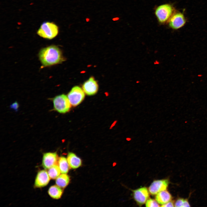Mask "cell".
<instances>
[{"mask_svg":"<svg viewBox=\"0 0 207 207\" xmlns=\"http://www.w3.org/2000/svg\"><path fill=\"white\" fill-rule=\"evenodd\" d=\"M67 159L70 167L72 168H77L81 165V159L72 152L68 153Z\"/></svg>","mask_w":207,"mask_h":207,"instance_id":"cell-13","label":"cell"},{"mask_svg":"<svg viewBox=\"0 0 207 207\" xmlns=\"http://www.w3.org/2000/svg\"><path fill=\"white\" fill-rule=\"evenodd\" d=\"M19 107V105L17 102H15L11 105L10 107L16 110H17Z\"/></svg>","mask_w":207,"mask_h":207,"instance_id":"cell-21","label":"cell"},{"mask_svg":"<svg viewBox=\"0 0 207 207\" xmlns=\"http://www.w3.org/2000/svg\"><path fill=\"white\" fill-rule=\"evenodd\" d=\"M47 171L50 179H56L61 173L60 169L57 164H56L48 169Z\"/></svg>","mask_w":207,"mask_h":207,"instance_id":"cell-17","label":"cell"},{"mask_svg":"<svg viewBox=\"0 0 207 207\" xmlns=\"http://www.w3.org/2000/svg\"><path fill=\"white\" fill-rule=\"evenodd\" d=\"M126 140L127 141H130L131 140V139L130 137H127L126 138Z\"/></svg>","mask_w":207,"mask_h":207,"instance_id":"cell-23","label":"cell"},{"mask_svg":"<svg viewBox=\"0 0 207 207\" xmlns=\"http://www.w3.org/2000/svg\"><path fill=\"white\" fill-rule=\"evenodd\" d=\"M58 159L56 152L44 153L42 158V166L45 169H48L57 164Z\"/></svg>","mask_w":207,"mask_h":207,"instance_id":"cell-7","label":"cell"},{"mask_svg":"<svg viewBox=\"0 0 207 207\" xmlns=\"http://www.w3.org/2000/svg\"><path fill=\"white\" fill-rule=\"evenodd\" d=\"M71 105L75 106L79 104L85 97V93L83 89L76 86L73 87L67 95Z\"/></svg>","mask_w":207,"mask_h":207,"instance_id":"cell-5","label":"cell"},{"mask_svg":"<svg viewBox=\"0 0 207 207\" xmlns=\"http://www.w3.org/2000/svg\"><path fill=\"white\" fill-rule=\"evenodd\" d=\"M82 89L87 95H92L96 94L97 92L98 84L94 78L91 77L84 83Z\"/></svg>","mask_w":207,"mask_h":207,"instance_id":"cell-8","label":"cell"},{"mask_svg":"<svg viewBox=\"0 0 207 207\" xmlns=\"http://www.w3.org/2000/svg\"><path fill=\"white\" fill-rule=\"evenodd\" d=\"M184 200L182 198L178 199L174 203L175 206L183 207Z\"/></svg>","mask_w":207,"mask_h":207,"instance_id":"cell-19","label":"cell"},{"mask_svg":"<svg viewBox=\"0 0 207 207\" xmlns=\"http://www.w3.org/2000/svg\"><path fill=\"white\" fill-rule=\"evenodd\" d=\"M168 183L169 181L167 179L155 180L149 186V191L152 195L156 194L161 191L166 190Z\"/></svg>","mask_w":207,"mask_h":207,"instance_id":"cell-6","label":"cell"},{"mask_svg":"<svg viewBox=\"0 0 207 207\" xmlns=\"http://www.w3.org/2000/svg\"><path fill=\"white\" fill-rule=\"evenodd\" d=\"M162 207H174L175 206L174 203L172 201H170L162 205L161 206Z\"/></svg>","mask_w":207,"mask_h":207,"instance_id":"cell-20","label":"cell"},{"mask_svg":"<svg viewBox=\"0 0 207 207\" xmlns=\"http://www.w3.org/2000/svg\"><path fill=\"white\" fill-rule=\"evenodd\" d=\"M145 205L147 207H150L160 206L156 200L152 199H149L147 201Z\"/></svg>","mask_w":207,"mask_h":207,"instance_id":"cell-18","label":"cell"},{"mask_svg":"<svg viewBox=\"0 0 207 207\" xmlns=\"http://www.w3.org/2000/svg\"><path fill=\"white\" fill-rule=\"evenodd\" d=\"M173 9L170 4H165L159 5L156 8L155 14L159 22L164 23L171 17Z\"/></svg>","mask_w":207,"mask_h":207,"instance_id":"cell-4","label":"cell"},{"mask_svg":"<svg viewBox=\"0 0 207 207\" xmlns=\"http://www.w3.org/2000/svg\"><path fill=\"white\" fill-rule=\"evenodd\" d=\"M185 20L183 15L180 13H176L172 16L169 20L170 27L173 29H177L184 26Z\"/></svg>","mask_w":207,"mask_h":207,"instance_id":"cell-10","label":"cell"},{"mask_svg":"<svg viewBox=\"0 0 207 207\" xmlns=\"http://www.w3.org/2000/svg\"><path fill=\"white\" fill-rule=\"evenodd\" d=\"M38 56L44 67H47L61 63L64 60L60 49L55 45H51L42 48Z\"/></svg>","mask_w":207,"mask_h":207,"instance_id":"cell-1","label":"cell"},{"mask_svg":"<svg viewBox=\"0 0 207 207\" xmlns=\"http://www.w3.org/2000/svg\"><path fill=\"white\" fill-rule=\"evenodd\" d=\"M58 33L57 26L54 23L48 22L43 23L37 32L39 36L48 39H53Z\"/></svg>","mask_w":207,"mask_h":207,"instance_id":"cell-2","label":"cell"},{"mask_svg":"<svg viewBox=\"0 0 207 207\" xmlns=\"http://www.w3.org/2000/svg\"><path fill=\"white\" fill-rule=\"evenodd\" d=\"M155 198L159 204L162 205L171 201L172 196L168 191L165 190L157 194Z\"/></svg>","mask_w":207,"mask_h":207,"instance_id":"cell-12","label":"cell"},{"mask_svg":"<svg viewBox=\"0 0 207 207\" xmlns=\"http://www.w3.org/2000/svg\"><path fill=\"white\" fill-rule=\"evenodd\" d=\"M61 188L57 185L52 186L48 189V193L51 198L59 199L61 198L63 193V191Z\"/></svg>","mask_w":207,"mask_h":207,"instance_id":"cell-14","label":"cell"},{"mask_svg":"<svg viewBox=\"0 0 207 207\" xmlns=\"http://www.w3.org/2000/svg\"><path fill=\"white\" fill-rule=\"evenodd\" d=\"M190 204L187 199H184L183 207H190Z\"/></svg>","mask_w":207,"mask_h":207,"instance_id":"cell-22","label":"cell"},{"mask_svg":"<svg viewBox=\"0 0 207 207\" xmlns=\"http://www.w3.org/2000/svg\"><path fill=\"white\" fill-rule=\"evenodd\" d=\"M50 180L47 172L45 170H41L38 172L36 177L34 186L37 188L45 187L48 184Z\"/></svg>","mask_w":207,"mask_h":207,"instance_id":"cell-11","label":"cell"},{"mask_svg":"<svg viewBox=\"0 0 207 207\" xmlns=\"http://www.w3.org/2000/svg\"><path fill=\"white\" fill-rule=\"evenodd\" d=\"M70 180L69 177L66 174L62 173L56 179L55 183L60 187L64 188L68 185Z\"/></svg>","mask_w":207,"mask_h":207,"instance_id":"cell-15","label":"cell"},{"mask_svg":"<svg viewBox=\"0 0 207 207\" xmlns=\"http://www.w3.org/2000/svg\"><path fill=\"white\" fill-rule=\"evenodd\" d=\"M133 195L135 200L140 205L146 202L149 195V191L145 187L133 190Z\"/></svg>","mask_w":207,"mask_h":207,"instance_id":"cell-9","label":"cell"},{"mask_svg":"<svg viewBox=\"0 0 207 207\" xmlns=\"http://www.w3.org/2000/svg\"><path fill=\"white\" fill-rule=\"evenodd\" d=\"M54 109L60 113H66L70 110L71 105L68 96L64 94L58 95L52 99Z\"/></svg>","mask_w":207,"mask_h":207,"instance_id":"cell-3","label":"cell"},{"mask_svg":"<svg viewBox=\"0 0 207 207\" xmlns=\"http://www.w3.org/2000/svg\"><path fill=\"white\" fill-rule=\"evenodd\" d=\"M57 163L61 173L67 174L70 167L67 159L64 156H61L58 158Z\"/></svg>","mask_w":207,"mask_h":207,"instance_id":"cell-16","label":"cell"}]
</instances>
